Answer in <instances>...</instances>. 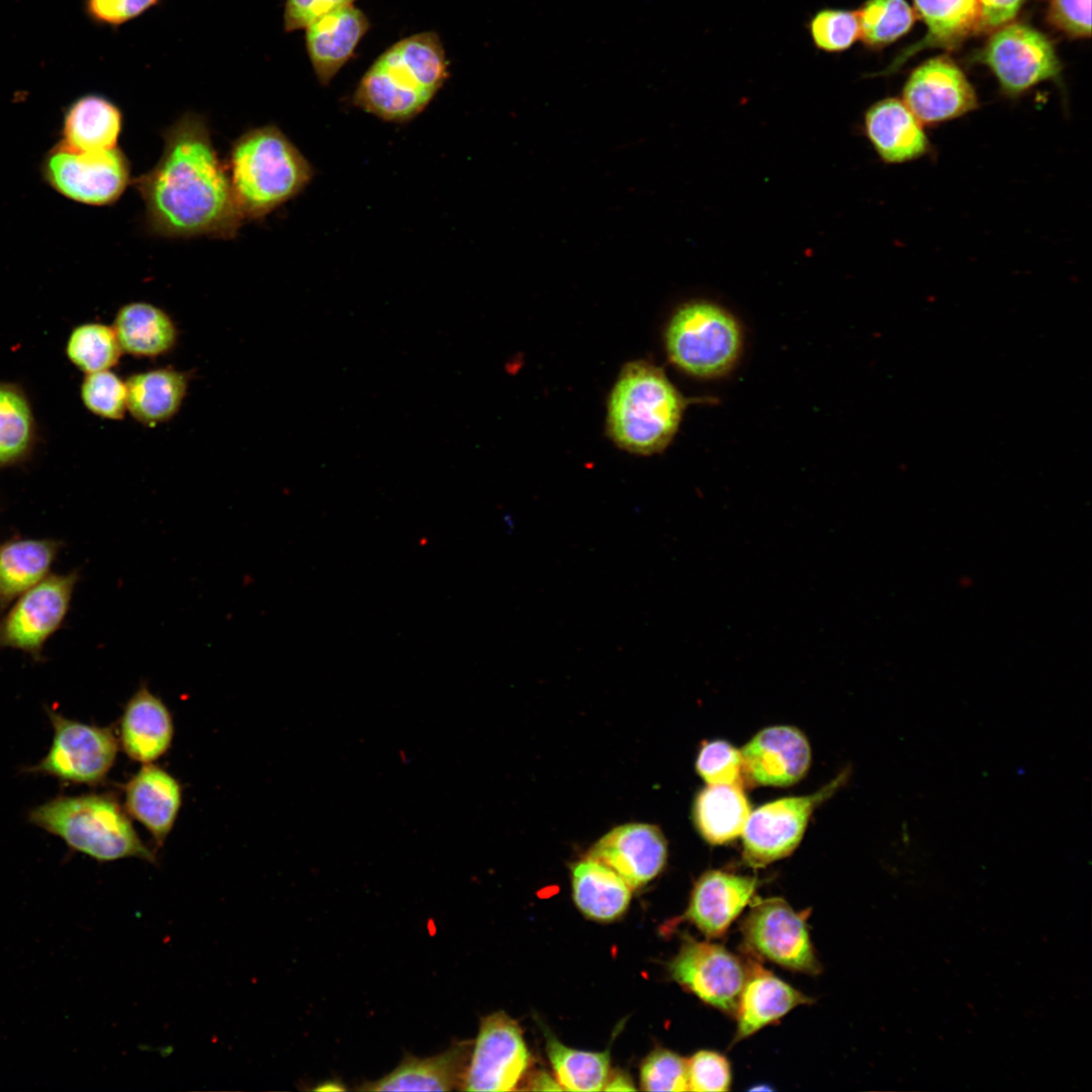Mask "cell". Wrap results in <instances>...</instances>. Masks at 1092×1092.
I'll return each mask as SVG.
<instances>
[{
	"mask_svg": "<svg viewBox=\"0 0 1092 1092\" xmlns=\"http://www.w3.org/2000/svg\"><path fill=\"white\" fill-rule=\"evenodd\" d=\"M162 138L156 165L131 180L149 231L165 238H234L245 219L204 117L184 113Z\"/></svg>",
	"mask_w": 1092,
	"mask_h": 1092,
	"instance_id": "obj_1",
	"label": "cell"
},
{
	"mask_svg": "<svg viewBox=\"0 0 1092 1092\" xmlns=\"http://www.w3.org/2000/svg\"><path fill=\"white\" fill-rule=\"evenodd\" d=\"M232 190L246 220H260L299 195L314 172L274 124L251 128L232 144L225 162Z\"/></svg>",
	"mask_w": 1092,
	"mask_h": 1092,
	"instance_id": "obj_2",
	"label": "cell"
},
{
	"mask_svg": "<svg viewBox=\"0 0 1092 1092\" xmlns=\"http://www.w3.org/2000/svg\"><path fill=\"white\" fill-rule=\"evenodd\" d=\"M686 403L659 368L641 361L630 363L610 395V436L634 453L659 452L674 436Z\"/></svg>",
	"mask_w": 1092,
	"mask_h": 1092,
	"instance_id": "obj_3",
	"label": "cell"
},
{
	"mask_svg": "<svg viewBox=\"0 0 1092 1092\" xmlns=\"http://www.w3.org/2000/svg\"><path fill=\"white\" fill-rule=\"evenodd\" d=\"M30 821L98 861L135 857L155 863L127 812L106 795L58 797L29 813Z\"/></svg>",
	"mask_w": 1092,
	"mask_h": 1092,
	"instance_id": "obj_4",
	"label": "cell"
},
{
	"mask_svg": "<svg viewBox=\"0 0 1092 1092\" xmlns=\"http://www.w3.org/2000/svg\"><path fill=\"white\" fill-rule=\"evenodd\" d=\"M670 360L684 371L714 377L727 372L741 350V333L735 318L710 302L681 306L666 331Z\"/></svg>",
	"mask_w": 1092,
	"mask_h": 1092,
	"instance_id": "obj_5",
	"label": "cell"
},
{
	"mask_svg": "<svg viewBox=\"0 0 1092 1092\" xmlns=\"http://www.w3.org/2000/svg\"><path fill=\"white\" fill-rule=\"evenodd\" d=\"M995 76L1001 92L1015 98L1034 86L1060 82L1062 65L1052 40L1023 22H1009L994 31L973 56Z\"/></svg>",
	"mask_w": 1092,
	"mask_h": 1092,
	"instance_id": "obj_6",
	"label": "cell"
},
{
	"mask_svg": "<svg viewBox=\"0 0 1092 1092\" xmlns=\"http://www.w3.org/2000/svg\"><path fill=\"white\" fill-rule=\"evenodd\" d=\"M807 917L808 911H796L784 899L756 900L741 926L745 946L754 956L783 968L816 975L821 966Z\"/></svg>",
	"mask_w": 1092,
	"mask_h": 1092,
	"instance_id": "obj_7",
	"label": "cell"
},
{
	"mask_svg": "<svg viewBox=\"0 0 1092 1092\" xmlns=\"http://www.w3.org/2000/svg\"><path fill=\"white\" fill-rule=\"evenodd\" d=\"M523 1033L505 1012L483 1017L459 1090H515L530 1066Z\"/></svg>",
	"mask_w": 1092,
	"mask_h": 1092,
	"instance_id": "obj_8",
	"label": "cell"
},
{
	"mask_svg": "<svg viewBox=\"0 0 1092 1092\" xmlns=\"http://www.w3.org/2000/svg\"><path fill=\"white\" fill-rule=\"evenodd\" d=\"M43 170L60 193L90 205L115 202L131 183L129 162L117 147L95 152L59 147L48 156Z\"/></svg>",
	"mask_w": 1092,
	"mask_h": 1092,
	"instance_id": "obj_9",
	"label": "cell"
},
{
	"mask_svg": "<svg viewBox=\"0 0 1092 1092\" xmlns=\"http://www.w3.org/2000/svg\"><path fill=\"white\" fill-rule=\"evenodd\" d=\"M839 776L818 792L766 803L751 812L743 834V858L754 868L788 856L800 843L810 816L842 784Z\"/></svg>",
	"mask_w": 1092,
	"mask_h": 1092,
	"instance_id": "obj_10",
	"label": "cell"
},
{
	"mask_svg": "<svg viewBox=\"0 0 1092 1092\" xmlns=\"http://www.w3.org/2000/svg\"><path fill=\"white\" fill-rule=\"evenodd\" d=\"M54 740L31 771L78 784H97L115 760L118 742L108 728L80 723L50 712Z\"/></svg>",
	"mask_w": 1092,
	"mask_h": 1092,
	"instance_id": "obj_11",
	"label": "cell"
},
{
	"mask_svg": "<svg viewBox=\"0 0 1092 1092\" xmlns=\"http://www.w3.org/2000/svg\"><path fill=\"white\" fill-rule=\"evenodd\" d=\"M669 971L679 985L705 1003L735 1014L747 967L722 945L687 937Z\"/></svg>",
	"mask_w": 1092,
	"mask_h": 1092,
	"instance_id": "obj_12",
	"label": "cell"
},
{
	"mask_svg": "<svg viewBox=\"0 0 1092 1092\" xmlns=\"http://www.w3.org/2000/svg\"><path fill=\"white\" fill-rule=\"evenodd\" d=\"M902 100L927 126L960 118L979 106L974 86L947 56L929 59L916 67L903 86Z\"/></svg>",
	"mask_w": 1092,
	"mask_h": 1092,
	"instance_id": "obj_13",
	"label": "cell"
},
{
	"mask_svg": "<svg viewBox=\"0 0 1092 1092\" xmlns=\"http://www.w3.org/2000/svg\"><path fill=\"white\" fill-rule=\"evenodd\" d=\"M434 96L419 82L393 44L363 75L353 102L384 121L406 122L419 115Z\"/></svg>",
	"mask_w": 1092,
	"mask_h": 1092,
	"instance_id": "obj_14",
	"label": "cell"
},
{
	"mask_svg": "<svg viewBox=\"0 0 1092 1092\" xmlns=\"http://www.w3.org/2000/svg\"><path fill=\"white\" fill-rule=\"evenodd\" d=\"M76 575L44 577L23 593L0 627V645L36 651L63 621Z\"/></svg>",
	"mask_w": 1092,
	"mask_h": 1092,
	"instance_id": "obj_15",
	"label": "cell"
},
{
	"mask_svg": "<svg viewBox=\"0 0 1092 1092\" xmlns=\"http://www.w3.org/2000/svg\"><path fill=\"white\" fill-rule=\"evenodd\" d=\"M587 857L617 873L631 889L653 880L667 857L666 840L660 829L646 823L617 826L602 836Z\"/></svg>",
	"mask_w": 1092,
	"mask_h": 1092,
	"instance_id": "obj_16",
	"label": "cell"
},
{
	"mask_svg": "<svg viewBox=\"0 0 1092 1092\" xmlns=\"http://www.w3.org/2000/svg\"><path fill=\"white\" fill-rule=\"evenodd\" d=\"M740 751L747 780L764 786L786 787L797 783L811 760L806 737L790 726L759 731Z\"/></svg>",
	"mask_w": 1092,
	"mask_h": 1092,
	"instance_id": "obj_17",
	"label": "cell"
},
{
	"mask_svg": "<svg viewBox=\"0 0 1092 1092\" xmlns=\"http://www.w3.org/2000/svg\"><path fill=\"white\" fill-rule=\"evenodd\" d=\"M924 126L903 100L895 97L877 101L863 117L868 140L882 162L890 165L913 162L931 153Z\"/></svg>",
	"mask_w": 1092,
	"mask_h": 1092,
	"instance_id": "obj_18",
	"label": "cell"
},
{
	"mask_svg": "<svg viewBox=\"0 0 1092 1092\" xmlns=\"http://www.w3.org/2000/svg\"><path fill=\"white\" fill-rule=\"evenodd\" d=\"M757 880L709 871L695 884L685 916L706 936H722L751 903Z\"/></svg>",
	"mask_w": 1092,
	"mask_h": 1092,
	"instance_id": "obj_19",
	"label": "cell"
},
{
	"mask_svg": "<svg viewBox=\"0 0 1092 1092\" xmlns=\"http://www.w3.org/2000/svg\"><path fill=\"white\" fill-rule=\"evenodd\" d=\"M471 1041H454L443 1053L417 1058L406 1054L391 1072L362 1083L361 1091H452L460 1089L468 1064Z\"/></svg>",
	"mask_w": 1092,
	"mask_h": 1092,
	"instance_id": "obj_20",
	"label": "cell"
},
{
	"mask_svg": "<svg viewBox=\"0 0 1092 1092\" xmlns=\"http://www.w3.org/2000/svg\"><path fill=\"white\" fill-rule=\"evenodd\" d=\"M125 809L161 845L171 832L182 803L180 783L167 770L144 763L125 786Z\"/></svg>",
	"mask_w": 1092,
	"mask_h": 1092,
	"instance_id": "obj_21",
	"label": "cell"
},
{
	"mask_svg": "<svg viewBox=\"0 0 1092 1092\" xmlns=\"http://www.w3.org/2000/svg\"><path fill=\"white\" fill-rule=\"evenodd\" d=\"M811 998L755 963L747 966L735 1016L736 1043L766 1025L777 1022L792 1009L811 1003Z\"/></svg>",
	"mask_w": 1092,
	"mask_h": 1092,
	"instance_id": "obj_22",
	"label": "cell"
},
{
	"mask_svg": "<svg viewBox=\"0 0 1092 1092\" xmlns=\"http://www.w3.org/2000/svg\"><path fill=\"white\" fill-rule=\"evenodd\" d=\"M366 15L353 5L332 11L306 27V49L314 74L329 84L353 56L369 29Z\"/></svg>",
	"mask_w": 1092,
	"mask_h": 1092,
	"instance_id": "obj_23",
	"label": "cell"
},
{
	"mask_svg": "<svg viewBox=\"0 0 1092 1092\" xmlns=\"http://www.w3.org/2000/svg\"><path fill=\"white\" fill-rule=\"evenodd\" d=\"M914 12L926 30L921 39L902 50L881 73L890 75L926 49L952 50L978 32L977 0H913Z\"/></svg>",
	"mask_w": 1092,
	"mask_h": 1092,
	"instance_id": "obj_24",
	"label": "cell"
},
{
	"mask_svg": "<svg viewBox=\"0 0 1092 1092\" xmlns=\"http://www.w3.org/2000/svg\"><path fill=\"white\" fill-rule=\"evenodd\" d=\"M174 724L165 703L147 686H142L127 701L120 720V742L132 760L149 763L164 755L171 746Z\"/></svg>",
	"mask_w": 1092,
	"mask_h": 1092,
	"instance_id": "obj_25",
	"label": "cell"
},
{
	"mask_svg": "<svg viewBox=\"0 0 1092 1092\" xmlns=\"http://www.w3.org/2000/svg\"><path fill=\"white\" fill-rule=\"evenodd\" d=\"M122 123V112L111 100L98 94L84 95L66 111L61 147L73 152L116 148Z\"/></svg>",
	"mask_w": 1092,
	"mask_h": 1092,
	"instance_id": "obj_26",
	"label": "cell"
},
{
	"mask_svg": "<svg viewBox=\"0 0 1092 1092\" xmlns=\"http://www.w3.org/2000/svg\"><path fill=\"white\" fill-rule=\"evenodd\" d=\"M571 885L576 906L594 920H614L630 903V886L613 870L589 857L574 863Z\"/></svg>",
	"mask_w": 1092,
	"mask_h": 1092,
	"instance_id": "obj_27",
	"label": "cell"
},
{
	"mask_svg": "<svg viewBox=\"0 0 1092 1092\" xmlns=\"http://www.w3.org/2000/svg\"><path fill=\"white\" fill-rule=\"evenodd\" d=\"M125 387L126 406L131 416L154 426L178 412L186 394L187 379L173 369H157L131 375Z\"/></svg>",
	"mask_w": 1092,
	"mask_h": 1092,
	"instance_id": "obj_28",
	"label": "cell"
},
{
	"mask_svg": "<svg viewBox=\"0 0 1092 1092\" xmlns=\"http://www.w3.org/2000/svg\"><path fill=\"white\" fill-rule=\"evenodd\" d=\"M113 331L122 351L134 356L155 357L175 344L177 331L170 316L147 302H131L116 313Z\"/></svg>",
	"mask_w": 1092,
	"mask_h": 1092,
	"instance_id": "obj_29",
	"label": "cell"
},
{
	"mask_svg": "<svg viewBox=\"0 0 1092 1092\" xmlns=\"http://www.w3.org/2000/svg\"><path fill=\"white\" fill-rule=\"evenodd\" d=\"M742 787L708 785L697 796L694 818L701 835L712 844L727 843L739 836L750 815Z\"/></svg>",
	"mask_w": 1092,
	"mask_h": 1092,
	"instance_id": "obj_30",
	"label": "cell"
},
{
	"mask_svg": "<svg viewBox=\"0 0 1092 1092\" xmlns=\"http://www.w3.org/2000/svg\"><path fill=\"white\" fill-rule=\"evenodd\" d=\"M56 545L44 540H19L0 546V600L9 601L44 578Z\"/></svg>",
	"mask_w": 1092,
	"mask_h": 1092,
	"instance_id": "obj_31",
	"label": "cell"
},
{
	"mask_svg": "<svg viewBox=\"0 0 1092 1092\" xmlns=\"http://www.w3.org/2000/svg\"><path fill=\"white\" fill-rule=\"evenodd\" d=\"M546 1051L557 1082L563 1090H604L610 1075L608 1052L571 1049L551 1034H547Z\"/></svg>",
	"mask_w": 1092,
	"mask_h": 1092,
	"instance_id": "obj_32",
	"label": "cell"
},
{
	"mask_svg": "<svg viewBox=\"0 0 1092 1092\" xmlns=\"http://www.w3.org/2000/svg\"><path fill=\"white\" fill-rule=\"evenodd\" d=\"M856 14L859 39L871 49H882L902 37L916 17L906 0H867Z\"/></svg>",
	"mask_w": 1092,
	"mask_h": 1092,
	"instance_id": "obj_33",
	"label": "cell"
},
{
	"mask_svg": "<svg viewBox=\"0 0 1092 1092\" xmlns=\"http://www.w3.org/2000/svg\"><path fill=\"white\" fill-rule=\"evenodd\" d=\"M33 437L29 403L22 392L0 383V465L22 457Z\"/></svg>",
	"mask_w": 1092,
	"mask_h": 1092,
	"instance_id": "obj_34",
	"label": "cell"
},
{
	"mask_svg": "<svg viewBox=\"0 0 1092 1092\" xmlns=\"http://www.w3.org/2000/svg\"><path fill=\"white\" fill-rule=\"evenodd\" d=\"M121 351L113 329L102 324H84L75 328L66 348L71 362L87 374L114 366Z\"/></svg>",
	"mask_w": 1092,
	"mask_h": 1092,
	"instance_id": "obj_35",
	"label": "cell"
},
{
	"mask_svg": "<svg viewBox=\"0 0 1092 1092\" xmlns=\"http://www.w3.org/2000/svg\"><path fill=\"white\" fill-rule=\"evenodd\" d=\"M395 46L419 82L435 95L448 77V63L438 34L433 31L416 33Z\"/></svg>",
	"mask_w": 1092,
	"mask_h": 1092,
	"instance_id": "obj_36",
	"label": "cell"
},
{
	"mask_svg": "<svg viewBox=\"0 0 1092 1092\" xmlns=\"http://www.w3.org/2000/svg\"><path fill=\"white\" fill-rule=\"evenodd\" d=\"M696 768L708 785L740 786L747 780L741 751L723 740L708 742L699 751Z\"/></svg>",
	"mask_w": 1092,
	"mask_h": 1092,
	"instance_id": "obj_37",
	"label": "cell"
},
{
	"mask_svg": "<svg viewBox=\"0 0 1092 1092\" xmlns=\"http://www.w3.org/2000/svg\"><path fill=\"white\" fill-rule=\"evenodd\" d=\"M809 28L815 46L828 53L845 51L859 38L857 14L852 10H820L811 19Z\"/></svg>",
	"mask_w": 1092,
	"mask_h": 1092,
	"instance_id": "obj_38",
	"label": "cell"
},
{
	"mask_svg": "<svg viewBox=\"0 0 1092 1092\" xmlns=\"http://www.w3.org/2000/svg\"><path fill=\"white\" fill-rule=\"evenodd\" d=\"M81 397L91 413L110 420L122 419L127 408L125 382L109 370L88 373Z\"/></svg>",
	"mask_w": 1092,
	"mask_h": 1092,
	"instance_id": "obj_39",
	"label": "cell"
},
{
	"mask_svg": "<svg viewBox=\"0 0 1092 1092\" xmlns=\"http://www.w3.org/2000/svg\"><path fill=\"white\" fill-rule=\"evenodd\" d=\"M640 1079L648 1091H687L688 1060L665 1049L655 1050L643 1062Z\"/></svg>",
	"mask_w": 1092,
	"mask_h": 1092,
	"instance_id": "obj_40",
	"label": "cell"
},
{
	"mask_svg": "<svg viewBox=\"0 0 1092 1092\" xmlns=\"http://www.w3.org/2000/svg\"><path fill=\"white\" fill-rule=\"evenodd\" d=\"M690 1091H727L731 1084L728 1060L713 1051H700L688 1060Z\"/></svg>",
	"mask_w": 1092,
	"mask_h": 1092,
	"instance_id": "obj_41",
	"label": "cell"
},
{
	"mask_svg": "<svg viewBox=\"0 0 1092 1092\" xmlns=\"http://www.w3.org/2000/svg\"><path fill=\"white\" fill-rule=\"evenodd\" d=\"M1052 26L1072 38L1091 35V0H1045Z\"/></svg>",
	"mask_w": 1092,
	"mask_h": 1092,
	"instance_id": "obj_42",
	"label": "cell"
},
{
	"mask_svg": "<svg viewBox=\"0 0 1092 1092\" xmlns=\"http://www.w3.org/2000/svg\"><path fill=\"white\" fill-rule=\"evenodd\" d=\"M356 0H286L284 29L294 31L306 28L317 18L337 9L353 5Z\"/></svg>",
	"mask_w": 1092,
	"mask_h": 1092,
	"instance_id": "obj_43",
	"label": "cell"
},
{
	"mask_svg": "<svg viewBox=\"0 0 1092 1092\" xmlns=\"http://www.w3.org/2000/svg\"><path fill=\"white\" fill-rule=\"evenodd\" d=\"M158 0H87L88 15L98 23L122 24L144 13Z\"/></svg>",
	"mask_w": 1092,
	"mask_h": 1092,
	"instance_id": "obj_44",
	"label": "cell"
},
{
	"mask_svg": "<svg viewBox=\"0 0 1092 1092\" xmlns=\"http://www.w3.org/2000/svg\"><path fill=\"white\" fill-rule=\"evenodd\" d=\"M978 32H992L1011 22L1026 0H977Z\"/></svg>",
	"mask_w": 1092,
	"mask_h": 1092,
	"instance_id": "obj_45",
	"label": "cell"
},
{
	"mask_svg": "<svg viewBox=\"0 0 1092 1092\" xmlns=\"http://www.w3.org/2000/svg\"><path fill=\"white\" fill-rule=\"evenodd\" d=\"M604 1090L607 1091H630L635 1090L631 1080L623 1073L609 1075Z\"/></svg>",
	"mask_w": 1092,
	"mask_h": 1092,
	"instance_id": "obj_46",
	"label": "cell"
},
{
	"mask_svg": "<svg viewBox=\"0 0 1092 1092\" xmlns=\"http://www.w3.org/2000/svg\"><path fill=\"white\" fill-rule=\"evenodd\" d=\"M530 1085L532 1090H563L557 1081L545 1073L535 1075Z\"/></svg>",
	"mask_w": 1092,
	"mask_h": 1092,
	"instance_id": "obj_47",
	"label": "cell"
}]
</instances>
